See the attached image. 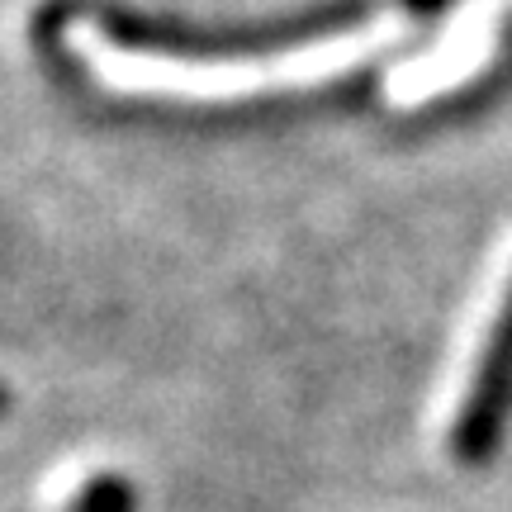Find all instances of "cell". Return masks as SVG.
<instances>
[{"instance_id": "obj_1", "label": "cell", "mask_w": 512, "mask_h": 512, "mask_svg": "<svg viewBox=\"0 0 512 512\" xmlns=\"http://www.w3.org/2000/svg\"><path fill=\"white\" fill-rule=\"evenodd\" d=\"M403 34V19H375L361 29L313 38L304 48L271 57H181L152 53V48H124L100 24L72 19L67 48L91 72L95 86L114 95H143V100H185V105H214V100H242L266 91H304L347 76L370 57L389 48Z\"/></svg>"}, {"instance_id": "obj_2", "label": "cell", "mask_w": 512, "mask_h": 512, "mask_svg": "<svg viewBox=\"0 0 512 512\" xmlns=\"http://www.w3.org/2000/svg\"><path fill=\"white\" fill-rule=\"evenodd\" d=\"M508 347H512V247L498 256L494 275L479 290L470 328L460 332V347L451 356L441 399L432 408L437 432L451 446L475 441V427L484 422V408H489V394H494L498 366H503Z\"/></svg>"}, {"instance_id": "obj_3", "label": "cell", "mask_w": 512, "mask_h": 512, "mask_svg": "<svg viewBox=\"0 0 512 512\" xmlns=\"http://www.w3.org/2000/svg\"><path fill=\"white\" fill-rule=\"evenodd\" d=\"M494 48H498V0H475V5H465L451 19V29L437 38V48H427L413 62H403V67L389 72L384 100L399 105V110L427 105V100L456 91L470 76L484 72Z\"/></svg>"}, {"instance_id": "obj_4", "label": "cell", "mask_w": 512, "mask_h": 512, "mask_svg": "<svg viewBox=\"0 0 512 512\" xmlns=\"http://www.w3.org/2000/svg\"><path fill=\"white\" fill-rule=\"evenodd\" d=\"M86 479H91V465H86V460H67V465H57L53 479H48V484H43V494H38V512L67 508Z\"/></svg>"}]
</instances>
